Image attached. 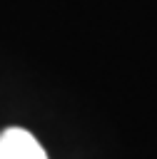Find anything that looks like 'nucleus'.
Segmentation results:
<instances>
[{"instance_id": "1", "label": "nucleus", "mask_w": 157, "mask_h": 159, "mask_svg": "<svg viewBox=\"0 0 157 159\" xmlns=\"http://www.w3.org/2000/svg\"><path fill=\"white\" fill-rule=\"evenodd\" d=\"M0 159H47V154L27 129L10 127L0 134Z\"/></svg>"}]
</instances>
